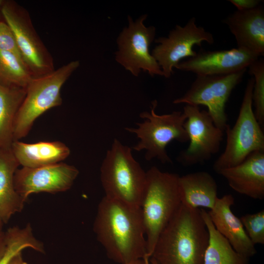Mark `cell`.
I'll return each instance as SVG.
<instances>
[{"label": "cell", "instance_id": "11", "mask_svg": "<svg viewBox=\"0 0 264 264\" xmlns=\"http://www.w3.org/2000/svg\"><path fill=\"white\" fill-rule=\"evenodd\" d=\"M183 112L190 144L177 160L186 166L203 163L219 151L224 132L216 126L208 111L200 110L198 106L186 105Z\"/></svg>", "mask_w": 264, "mask_h": 264}, {"label": "cell", "instance_id": "22", "mask_svg": "<svg viewBox=\"0 0 264 264\" xmlns=\"http://www.w3.org/2000/svg\"><path fill=\"white\" fill-rule=\"evenodd\" d=\"M209 233L204 264H248V258L238 253L229 242L216 229L208 212L200 209Z\"/></svg>", "mask_w": 264, "mask_h": 264}, {"label": "cell", "instance_id": "17", "mask_svg": "<svg viewBox=\"0 0 264 264\" xmlns=\"http://www.w3.org/2000/svg\"><path fill=\"white\" fill-rule=\"evenodd\" d=\"M236 192L255 199L264 198V151L249 154L240 164L218 173Z\"/></svg>", "mask_w": 264, "mask_h": 264}, {"label": "cell", "instance_id": "24", "mask_svg": "<svg viewBox=\"0 0 264 264\" xmlns=\"http://www.w3.org/2000/svg\"><path fill=\"white\" fill-rule=\"evenodd\" d=\"M32 78L22 60L0 49V84L26 89Z\"/></svg>", "mask_w": 264, "mask_h": 264}, {"label": "cell", "instance_id": "8", "mask_svg": "<svg viewBox=\"0 0 264 264\" xmlns=\"http://www.w3.org/2000/svg\"><path fill=\"white\" fill-rule=\"evenodd\" d=\"M0 11L13 33L22 60L32 77L54 71L53 57L37 34L28 11L13 0H3Z\"/></svg>", "mask_w": 264, "mask_h": 264}, {"label": "cell", "instance_id": "14", "mask_svg": "<svg viewBox=\"0 0 264 264\" xmlns=\"http://www.w3.org/2000/svg\"><path fill=\"white\" fill-rule=\"evenodd\" d=\"M259 56L237 48L228 50L202 51L179 62L176 68L197 75H221L247 68Z\"/></svg>", "mask_w": 264, "mask_h": 264}, {"label": "cell", "instance_id": "12", "mask_svg": "<svg viewBox=\"0 0 264 264\" xmlns=\"http://www.w3.org/2000/svg\"><path fill=\"white\" fill-rule=\"evenodd\" d=\"M154 41L158 44L151 54L160 67L163 76L168 78L182 59L196 55L193 49L194 45L201 46L204 42L212 44L214 39L211 33L197 25L196 18L193 17L184 26L176 25L167 37H160Z\"/></svg>", "mask_w": 264, "mask_h": 264}, {"label": "cell", "instance_id": "30", "mask_svg": "<svg viewBox=\"0 0 264 264\" xmlns=\"http://www.w3.org/2000/svg\"><path fill=\"white\" fill-rule=\"evenodd\" d=\"M8 264H28L23 259L22 252L18 253L10 261Z\"/></svg>", "mask_w": 264, "mask_h": 264}, {"label": "cell", "instance_id": "19", "mask_svg": "<svg viewBox=\"0 0 264 264\" xmlns=\"http://www.w3.org/2000/svg\"><path fill=\"white\" fill-rule=\"evenodd\" d=\"M178 189L181 203L191 208L212 209L218 199V186L208 172L198 171L179 176Z\"/></svg>", "mask_w": 264, "mask_h": 264}, {"label": "cell", "instance_id": "34", "mask_svg": "<svg viewBox=\"0 0 264 264\" xmlns=\"http://www.w3.org/2000/svg\"><path fill=\"white\" fill-rule=\"evenodd\" d=\"M3 0H0V7L3 3Z\"/></svg>", "mask_w": 264, "mask_h": 264}, {"label": "cell", "instance_id": "3", "mask_svg": "<svg viewBox=\"0 0 264 264\" xmlns=\"http://www.w3.org/2000/svg\"><path fill=\"white\" fill-rule=\"evenodd\" d=\"M176 174L153 166L146 172L140 208L146 241V257L150 258L161 233L179 208L180 199Z\"/></svg>", "mask_w": 264, "mask_h": 264}, {"label": "cell", "instance_id": "4", "mask_svg": "<svg viewBox=\"0 0 264 264\" xmlns=\"http://www.w3.org/2000/svg\"><path fill=\"white\" fill-rule=\"evenodd\" d=\"M132 149L115 139L102 163L100 178L105 197L140 207L146 172L133 158Z\"/></svg>", "mask_w": 264, "mask_h": 264}, {"label": "cell", "instance_id": "28", "mask_svg": "<svg viewBox=\"0 0 264 264\" xmlns=\"http://www.w3.org/2000/svg\"><path fill=\"white\" fill-rule=\"evenodd\" d=\"M238 10H247L255 8L260 5L259 0H228Z\"/></svg>", "mask_w": 264, "mask_h": 264}, {"label": "cell", "instance_id": "15", "mask_svg": "<svg viewBox=\"0 0 264 264\" xmlns=\"http://www.w3.org/2000/svg\"><path fill=\"white\" fill-rule=\"evenodd\" d=\"M223 22L236 39L237 48L264 55V9L261 5L247 10H238L230 14Z\"/></svg>", "mask_w": 264, "mask_h": 264}, {"label": "cell", "instance_id": "10", "mask_svg": "<svg viewBox=\"0 0 264 264\" xmlns=\"http://www.w3.org/2000/svg\"><path fill=\"white\" fill-rule=\"evenodd\" d=\"M246 71V68L226 75H197L188 90L173 103L206 106L214 124L224 132L228 125L226 103Z\"/></svg>", "mask_w": 264, "mask_h": 264}, {"label": "cell", "instance_id": "2", "mask_svg": "<svg viewBox=\"0 0 264 264\" xmlns=\"http://www.w3.org/2000/svg\"><path fill=\"white\" fill-rule=\"evenodd\" d=\"M208 241L200 209L181 203L159 236L150 260L155 264H204Z\"/></svg>", "mask_w": 264, "mask_h": 264}, {"label": "cell", "instance_id": "5", "mask_svg": "<svg viewBox=\"0 0 264 264\" xmlns=\"http://www.w3.org/2000/svg\"><path fill=\"white\" fill-rule=\"evenodd\" d=\"M79 66V61H72L49 73L32 79L16 116L13 141L27 136L38 117L62 105V88Z\"/></svg>", "mask_w": 264, "mask_h": 264}, {"label": "cell", "instance_id": "1", "mask_svg": "<svg viewBox=\"0 0 264 264\" xmlns=\"http://www.w3.org/2000/svg\"><path fill=\"white\" fill-rule=\"evenodd\" d=\"M93 231L108 257L114 262L128 264L146 257L140 207L105 196L98 206Z\"/></svg>", "mask_w": 264, "mask_h": 264}, {"label": "cell", "instance_id": "33", "mask_svg": "<svg viewBox=\"0 0 264 264\" xmlns=\"http://www.w3.org/2000/svg\"><path fill=\"white\" fill-rule=\"evenodd\" d=\"M3 225V223L1 221H0V230H2Z\"/></svg>", "mask_w": 264, "mask_h": 264}, {"label": "cell", "instance_id": "16", "mask_svg": "<svg viewBox=\"0 0 264 264\" xmlns=\"http://www.w3.org/2000/svg\"><path fill=\"white\" fill-rule=\"evenodd\" d=\"M234 204L232 195L218 198L213 208L208 212L216 229L229 242L238 253L250 258L256 253L255 245L248 237L240 219L232 212Z\"/></svg>", "mask_w": 264, "mask_h": 264}, {"label": "cell", "instance_id": "13", "mask_svg": "<svg viewBox=\"0 0 264 264\" xmlns=\"http://www.w3.org/2000/svg\"><path fill=\"white\" fill-rule=\"evenodd\" d=\"M79 173L75 166L63 162L37 168L22 167L15 173L14 186L26 201L32 194H55L67 191Z\"/></svg>", "mask_w": 264, "mask_h": 264}, {"label": "cell", "instance_id": "25", "mask_svg": "<svg viewBox=\"0 0 264 264\" xmlns=\"http://www.w3.org/2000/svg\"><path fill=\"white\" fill-rule=\"evenodd\" d=\"M248 72L254 77L252 91V104L255 107L254 114L262 126L264 123V61L258 59L248 67Z\"/></svg>", "mask_w": 264, "mask_h": 264}, {"label": "cell", "instance_id": "20", "mask_svg": "<svg viewBox=\"0 0 264 264\" xmlns=\"http://www.w3.org/2000/svg\"><path fill=\"white\" fill-rule=\"evenodd\" d=\"M19 166L11 147L0 150V221L3 224L21 212L26 202L14 186V174Z\"/></svg>", "mask_w": 264, "mask_h": 264}, {"label": "cell", "instance_id": "35", "mask_svg": "<svg viewBox=\"0 0 264 264\" xmlns=\"http://www.w3.org/2000/svg\"></svg>", "mask_w": 264, "mask_h": 264}, {"label": "cell", "instance_id": "32", "mask_svg": "<svg viewBox=\"0 0 264 264\" xmlns=\"http://www.w3.org/2000/svg\"><path fill=\"white\" fill-rule=\"evenodd\" d=\"M143 260L144 261V264H154V263L151 261V263H150V259L148 258L145 257L144 259H143Z\"/></svg>", "mask_w": 264, "mask_h": 264}, {"label": "cell", "instance_id": "27", "mask_svg": "<svg viewBox=\"0 0 264 264\" xmlns=\"http://www.w3.org/2000/svg\"><path fill=\"white\" fill-rule=\"evenodd\" d=\"M0 49L15 55L23 62L13 33L3 22H0Z\"/></svg>", "mask_w": 264, "mask_h": 264}, {"label": "cell", "instance_id": "29", "mask_svg": "<svg viewBox=\"0 0 264 264\" xmlns=\"http://www.w3.org/2000/svg\"><path fill=\"white\" fill-rule=\"evenodd\" d=\"M6 248L5 232L0 230V258L3 254Z\"/></svg>", "mask_w": 264, "mask_h": 264}, {"label": "cell", "instance_id": "7", "mask_svg": "<svg viewBox=\"0 0 264 264\" xmlns=\"http://www.w3.org/2000/svg\"><path fill=\"white\" fill-rule=\"evenodd\" d=\"M253 85L254 79L251 77L247 83L235 124L231 128L228 125L224 131L225 147L213 165L218 174L240 164L253 152L264 151V134L252 108Z\"/></svg>", "mask_w": 264, "mask_h": 264}, {"label": "cell", "instance_id": "31", "mask_svg": "<svg viewBox=\"0 0 264 264\" xmlns=\"http://www.w3.org/2000/svg\"><path fill=\"white\" fill-rule=\"evenodd\" d=\"M128 264H144V261L143 259H139L134 261H132Z\"/></svg>", "mask_w": 264, "mask_h": 264}, {"label": "cell", "instance_id": "26", "mask_svg": "<svg viewBox=\"0 0 264 264\" xmlns=\"http://www.w3.org/2000/svg\"><path fill=\"white\" fill-rule=\"evenodd\" d=\"M240 220L252 242L264 244V210L243 215Z\"/></svg>", "mask_w": 264, "mask_h": 264}, {"label": "cell", "instance_id": "18", "mask_svg": "<svg viewBox=\"0 0 264 264\" xmlns=\"http://www.w3.org/2000/svg\"><path fill=\"white\" fill-rule=\"evenodd\" d=\"M11 150L19 165L27 168L60 163L70 154L69 147L59 141L27 143L15 140L12 143Z\"/></svg>", "mask_w": 264, "mask_h": 264}, {"label": "cell", "instance_id": "21", "mask_svg": "<svg viewBox=\"0 0 264 264\" xmlns=\"http://www.w3.org/2000/svg\"><path fill=\"white\" fill-rule=\"evenodd\" d=\"M25 93V88L0 84V150L11 147L16 116Z\"/></svg>", "mask_w": 264, "mask_h": 264}, {"label": "cell", "instance_id": "9", "mask_svg": "<svg viewBox=\"0 0 264 264\" xmlns=\"http://www.w3.org/2000/svg\"><path fill=\"white\" fill-rule=\"evenodd\" d=\"M147 18V15L144 14L133 21L131 17H128V25L116 40L118 50L115 53V59L134 76H138L142 71L152 77L163 76L160 67L150 52L156 29L154 26H145Z\"/></svg>", "mask_w": 264, "mask_h": 264}, {"label": "cell", "instance_id": "6", "mask_svg": "<svg viewBox=\"0 0 264 264\" xmlns=\"http://www.w3.org/2000/svg\"><path fill=\"white\" fill-rule=\"evenodd\" d=\"M157 105L156 100L152 101L150 111H144L140 114V117L144 120L137 123L136 128H126L125 129L135 134L139 138V142L132 149L136 151L145 150V158L147 160L156 158L162 163H172L166 148L174 140L181 143L189 140L184 128L186 116L180 111L158 115L155 112Z\"/></svg>", "mask_w": 264, "mask_h": 264}, {"label": "cell", "instance_id": "23", "mask_svg": "<svg viewBox=\"0 0 264 264\" xmlns=\"http://www.w3.org/2000/svg\"><path fill=\"white\" fill-rule=\"evenodd\" d=\"M5 237L6 248L0 258V264H8L15 255L27 248L45 253L43 243L35 237L29 223L23 228L13 226L8 228L5 231Z\"/></svg>", "mask_w": 264, "mask_h": 264}]
</instances>
